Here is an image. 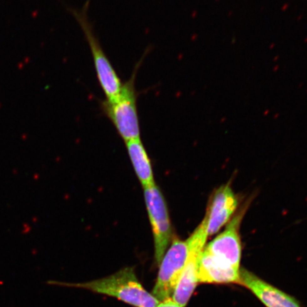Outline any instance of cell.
<instances>
[{"instance_id": "6da1fadb", "label": "cell", "mask_w": 307, "mask_h": 307, "mask_svg": "<svg viewBox=\"0 0 307 307\" xmlns=\"http://www.w3.org/2000/svg\"><path fill=\"white\" fill-rule=\"evenodd\" d=\"M56 284L83 288L113 296L136 307H156L160 302L142 287L132 267H126L110 276L88 282L78 284L56 282Z\"/></svg>"}, {"instance_id": "7a4b0ae2", "label": "cell", "mask_w": 307, "mask_h": 307, "mask_svg": "<svg viewBox=\"0 0 307 307\" xmlns=\"http://www.w3.org/2000/svg\"><path fill=\"white\" fill-rule=\"evenodd\" d=\"M143 59L136 64L130 79L124 83L121 93L113 100H102L101 107L125 141L140 139L137 112L138 92L135 81Z\"/></svg>"}, {"instance_id": "3957f363", "label": "cell", "mask_w": 307, "mask_h": 307, "mask_svg": "<svg viewBox=\"0 0 307 307\" xmlns=\"http://www.w3.org/2000/svg\"><path fill=\"white\" fill-rule=\"evenodd\" d=\"M88 3L81 9L68 8V10L78 23L88 42L93 56L94 67L105 100H113L121 93L124 83L118 75L113 65L100 43L88 15Z\"/></svg>"}, {"instance_id": "277c9868", "label": "cell", "mask_w": 307, "mask_h": 307, "mask_svg": "<svg viewBox=\"0 0 307 307\" xmlns=\"http://www.w3.org/2000/svg\"><path fill=\"white\" fill-rule=\"evenodd\" d=\"M191 252L189 240L174 239L159 264L153 295L163 301L171 299Z\"/></svg>"}, {"instance_id": "5b68a950", "label": "cell", "mask_w": 307, "mask_h": 307, "mask_svg": "<svg viewBox=\"0 0 307 307\" xmlns=\"http://www.w3.org/2000/svg\"><path fill=\"white\" fill-rule=\"evenodd\" d=\"M144 189V200L154 235V258L159 265L171 240V225L166 201L160 189L155 184Z\"/></svg>"}, {"instance_id": "8992f818", "label": "cell", "mask_w": 307, "mask_h": 307, "mask_svg": "<svg viewBox=\"0 0 307 307\" xmlns=\"http://www.w3.org/2000/svg\"><path fill=\"white\" fill-rule=\"evenodd\" d=\"M208 236L207 223L204 218L193 234L188 238L191 245V252L172 296L174 301L182 307L187 304L198 283V259L201 252L203 250Z\"/></svg>"}, {"instance_id": "52a82bcc", "label": "cell", "mask_w": 307, "mask_h": 307, "mask_svg": "<svg viewBox=\"0 0 307 307\" xmlns=\"http://www.w3.org/2000/svg\"><path fill=\"white\" fill-rule=\"evenodd\" d=\"M245 210L236 215L222 233L212 240L204 249L212 255L239 269L241 258V243L239 227Z\"/></svg>"}, {"instance_id": "ba28073f", "label": "cell", "mask_w": 307, "mask_h": 307, "mask_svg": "<svg viewBox=\"0 0 307 307\" xmlns=\"http://www.w3.org/2000/svg\"><path fill=\"white\" fill-rule=\"evenodd\" d=\"M238 205V198L228 184L220 186L215 191L205 216L208 236L219 231L230 220Z\"/></svg>"}, {"instance_id": "9c48e42d", "label": "cell", "mask_w": 307, "mask_h": 307, "mask_svg": "<svg viewBox=\"0 0 307 307\" xmlns=\"http://www.w3.org/2000/svg\"><path fill=\"white\" fill-rule=\"evenodd\" d=\"M198 283L206 284H239L240 269L203 249L198 259Z\"/></svg>"}, {"instance_id": "30bf717a", "label": "cell", "mask_w": 307, "mask_h": 307, "mask_svg": "<svg viewBox=\"0 0 307 307\" xmlns=\"http://www.w3.org/2000/svg\"><path fill=\"white\" fill-rule=\"evenodd\" d=\"M239 284L250 289L267 307H301L292 296L246 269L240 271Z\"/></svg>"}, {"instance_id": "8fae6325", "label": "cell", "mask_w": 307, "mask_h": 307, "mask_svg": "<svg viewBox=\"0 0 307 307\" xmlns=\"http://www.w3.org/2000/svg\"><path fill=\"white\" fill-rule=\"evenodd\" d=\"M126 145L136 177L143 187L155 184L150 160L140 139L126 141Z\"/></svg>"}, {"instance_id": "7c38bea8", "label": "cell", "mask_w": 307, "mask_h": 307, "mask_svg": "<svg viewBox=\"0 0 307 307\" xmlns=\"http://www.w3.org/2000/svg\"><path fill=\"white\" fill-rule=\"evenodd\" d=\"M156 307H182V306H181L180 305H178V304L176 303L171 298L163 301H160L159 305Z\"/></svg>"}]
</instances>
